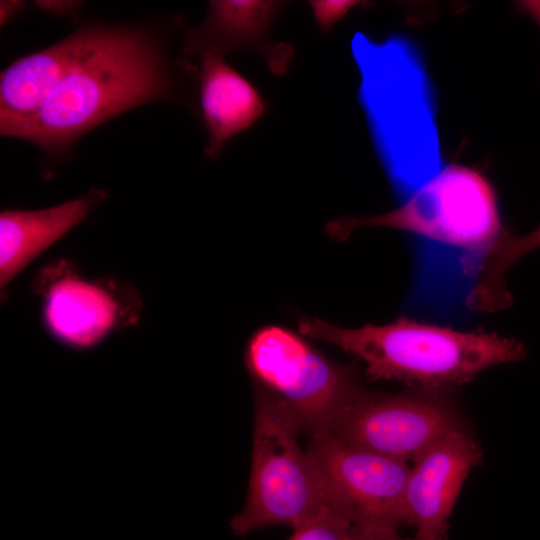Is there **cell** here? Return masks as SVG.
<instances>
[{
	"mask_svg": "<svg viewBox=\"0 0 540 540\" xmlns=\"http://www.w3.org/2000/svg\"><path fill=\"white\" fill-rule=\"evenodd\" d=\"M167 87L161 59L144 37L92 30L41 108L0 131L47 151H60L110 118L162 97Z\"/></svg>",
	"mask_w": 540,
	"mask_h": 540,
	"instance_id": "cell-1",
	"label": "cell"
},
{
	"mask_svg": "<svg viewBox=\"0 0 540 540\" xmlns=\"http://www.w3.org/2000/svg\"><path fill=\"white\" fill-rule=\"evenodd\" d=\"M298 332L360 359L371 380H398L439 390L463 385L491 367L522 360L525 345L494 333L464 332L405 318L388 324L341 327L300 317Z\"/></svg>",
	"mask_w": 540,
	"mask_h": 540,
	"instance_id": "cell-2",
	"label": "cell"
},
{
	"mask_svg": "<svg viewBox=\"0 0 540 540\" xmlns=\"http://www.w3.org/2000/svg\"><path fill=\"white\" fill-rule=\"evenodd\" d=\"M352 49L377 150L393 183L408 196L442 169L423 61L414 45L399 37L378 43L357 33Z\"/></svg>",
	"mask_w": 540,
	"mask_h": 540,
	"instance_id": "cell-3",
	"label": "cell"
},
{
	"mask_svg": "<svg viewBox=\"0 0 540 540\" xmlns=\"http://www.w3.org/2000/svg\"><path fill=\"white\" fill-rule=\"evenodd\" d=\"M301 428L277 400L255 389L251 473L245 503L232 532L298 526L328 503L314 462L299 442Z\"/></svg>",
	"mask_w": 540,
	"mask_h": 540,
	"instance_id": "cell-4",
	"label": "cell"
},
{
	"mask_svg": "<svg viewBox=\"0 0 540 540\" xmlns=\"http://www.w3.org/2000/svg\"><path fill=\"white\" fill-rule=\"evenodd\" d=\"M363 227L402 230L483 256L501 236L497 199L488 180L472 168L451 164L407 196L397 208L372 216H345L327 224L339 241Z\"/></svg>",
	"mask_w": 540,
	"mask_h": 540,
	"instance_id": "cell-5",
	"label": "cell"
},
{
	"mask_svg": "<svg viewBox=\"0 0 540 540\" xmlns=\"http://www.w3.org/2000/svg\"><path fill=\"white\" fill-rule=\"evenodd\" d=\"M244 360L254 388L280 402L309 437L329 433L359 387L348 366L279 324L263 325L251 334Z\"/></svg>",
	"mask_w": 540,
	"mask_h": 540,
	"instance_id": "cell-6",
	"label": "cell"
},
{
	"mask_svg": "<svg viewBox=\"0 0 540 540\" xmlns=\"http://www.w3.org/2000/svg\"><path fill=\"white\" fill-rule=\"evenodd\" d=\"M415 389L381 393L359 386L327 434L358 449L414 462L434 443L462 426L442 391Z\"/></svg>",
	"mask_w": 540,
	"mask_h": 540,
	"instance_id": "cell-7",
	"label": "cell"
},
{
	"mask_svg": "<svg viewBox=\"0 0 540 540\" xmlns=\"http://www.w3.org/2000/svg\"><path fill=\"white\" fill-rule=\"evenodd\" d=\"M309 439L307 450L328 503L356 531L397 534L408 525L405 491L411 465L352 447L329 434Z\"/></svg>",
	"mask_w": 540,
	"mask_h": 540,
	"instance_id": "cell-8",
	"label": "cell"
},
{
	"mask_svg": "<svg viewBox=\"0 0 540 540\" xmlns=\"http://www.w3.org/2000/svg\"><path fill=\"white\" fill-rule=\"evenodd\" d=\"M34 285L43 297L47 330L76 349L90 348L133 324L141 310L139 297L128 286L109 279H84L66 262L46 267Z\"/></svg>",
	"mask_w": 540,
	"mask_h": 540,
	"instance_id": "cell-9",
	"label": "cell"
},
{
	"mask_svg": "<svg viewBox=\"0 0 540 540\" xmlns=\"http://www.w3.org/2000/svg\"><path fill=\"white\" fill-rule=\"evenodd\" d=\"M482 451L463 426L434 443L411 465L405 491L407 523L415 540H447L448 521Z\"/></svg>",
	"mask_w": 540,
	"mask_h": 540,
	"instance_id": "cell-10",
	"label": "cell"
},
{
	"mask_svg": "<svg viewBox=\"0 0 540 540\" xmlns=\"http://www.w3.org/2000/svg\"><path fill=\"white\" fill-rule=\"evenodd\" d=\"M285 4L273 0L211 1L206 22L193 32L187 48L198 55L250 51L262 56L271 72L283 75L291 63L293 47L274 42L271 29Z\"/></svg>",
	"mask_w": 540,
	"mask_h": 540,
	"instance_id": "cell-11",
	"label": "cell"
},
{
	"mask_svg": "<svg viewBox=\"0 0 540 540\" xmlns=\"http://www.w3.org/2000/svg\"><path fill=\"white\" fill-rule=\"evenodd\" d=\"M200 56V106L208 130L206 155L215 159L224 145L259 120L266 105L255 86L228 65L224 55Z\"/></svg>",
	"mask_w": 540,
	"mask_h": 540,
	"instance_id": "cell-12",
	"label": "cell"
},
{
	"mask_svg": "<svg viewBox=\"0 0 540 540\" xmlns=\"http://www.w3.org/2000/svg\"><path fill=\"white\" fill-rule=\"evenodd\" d=\"M106 195L85 196L41 210H10L0 214V286L9 283L35 258L78 225Z\"/></svg>",
	"mask_w": 540,
	"mask_h": 540,
	"instance_id": "cell-13",
	"label": "cell"
},
{
	"mask_svg": "<svg viewBox=\"0 0 540 540\" xmlns=\"http://www.w3.org/2000/svg\"><path fill=\"white\" fill-rule=\"evenodd\" d=\"M91 33V29L79 31L16 60L1 73L0 127L26 120L41 108L85 47Z\"/></svg>",
	"mask_w": 540,
	"mask_h": 540,
	"instance_id": "cell-14",
	"label": "cell"
},
{
	"mask_svg": "<svg viewBox=\"0 0 540 540\" xmlns=\"http://www.w3.org/2000/svg\"><path fill=\"white\" fill-rule=\"evenodd\" d=\"M539 248L540 223L525 235L517 236L505 230L482 258L469 296L471 306L481 312L508 307L512 297L506 287V273L517 261Z\"/></svg>",
	"mask_w": 540,
	"mask_h": 540,
	"instance_id": "cell-15",
	"label": "cell"
},
{
	"mask_svg": "<svg viewBox=\"0 0 540 540\" xmlns=\"http://www.w3.org/2000/svg\"><path fill=\"white\" fill-rule=\"evenodd\" d=\"M354 527L336 508L326 505L293 528L289 540H353Z\"/></svg>",
	"mask_w": 540,
	"mask_h": 540,
	"instance_id": "cell-16",
	"label": "cell"
},
{
	"mask_svg": "<svg viewBox=\"0 0 540 540\" xmlns=\"http://www.w3.org/2000/svg\"><path fill=\"white\" fill-rule=\"evenodd\" d=\"M364 3L353 0H311L308 2L318 26L324 33L329 31L351 9Z\"/></svg>",
	"mask_w": 540,
	"mask_h": 540,
	"instance_id": "cell-17",
	"label": "cell"
},
{
	"mask_svg": "<svg viewBox=\"0 0 540 540\" xmlns=\"http://www.w3.org/2000/svg\"><path fill=\"white\" fill-rule=\"evenodd\" d=\"M36 4L43 10L59 15L70 13L77 6V3L72 1H37Z\"/></svg>",
	"mask_w": 540,
	"mask_h": 540,
	"instance_id": "cell-18",
	"label": "cell"
},
{
	"mask_svg": "<svg viewBox=\"0 0 540 540\" xmlns=\"http://www.w3.org/2000/svg\"><path fill=\"white\" fill-rule=\"evenodd\" d=\"M23 7V3L19 1H1L0 5V20L1 24H5L11 18L17 14L21 8Z\"/></svg>",
	"mask_w": 540,
	"mask_h": 540,
	"instance_id": "cell-19",
	"label": "cell"
},
{
	"mask_svg": "<svg viewBox=\"0 0 540 540\" xmlns=\"http://www.w3.org/2000/svg\"><path fill=\"white\" fill-rule=\"evenodd\" d=\"M353 540H415V539L402 538L398 535V533L386 534V535L364 534L354 529Z\"/></svg>",
	"mask_w": 540,
	"mask_h": 540,
	"instance_id": "cell-20",
	"label": "cell"
}]
</instances>
